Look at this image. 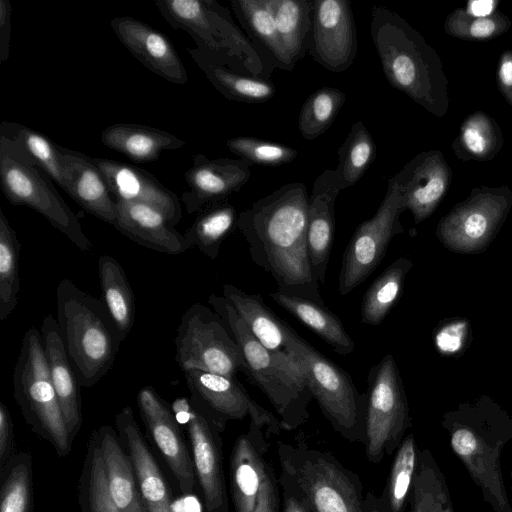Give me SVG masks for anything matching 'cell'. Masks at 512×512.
<instances>
[{
	"label": "cell",
	"mask_w": 512,
	"mask_h": 512,
	"mask_svg": "<svg viewBox=\"0 0 512 512\" xmlns=\"http://www.w3.org/2000/svg\"><path fill=\"white\" fill-rule=\"evenodd\" d=\"M308 202L303 183L282 185L238 213L236 228L252 261L272 276L278 291L325 305L308 255Z\"/></svg>",
	"instance_id": "obj_1"
},
{
	"label": "cell",
	"mask_w": 512,
	"mask_h": 512,
	"mask_svg": "<svg viewBox=\"0 0 512 512\" xmlns=\"http://www.w3.org/2000/svg\"><path fill=\"white\" fill-rule=\"evenodd\" d=\"M370 33L389 84L429 113L444 116L449 83L433 47L403 17L381 5L372 6Z\"/></svg>",
	"instance_id": "obj_2"
},
{
	"label": "cell",
	"mask_w": 512,
	"mask_h": 512,
	"mask_svg": "<svg viewBox=\"0 0 512 512\" xmlns=\"http://www.w3.org/2000/svg\"><path fill=\"white\" fill-rule=\"evenodd\" d=\"M207 301L241 349L242 372L268 398L280 418L281 427L291 431L303 425L309 418L313 396L296 360L288 352L267 349L223 296L212 293Z\"/></svg>",
	"instance_id": "obj_3"
},
{
	"label": "cell",
	"mask_w": 512,
	"mask_h": 512,
	"mask_svg": "<svg viewBox=\"0 0 512 512\" xmlns=\"http://www.w3.org/2000/svg\"><path fill=\"white\" fill-rule=\"evenodd\" d=\"M56 307L59 332L78 382L90 388L112 368L122 340L101 300L70 279L56 288Z\"/></svg>",
	"instance_id": "obj_4"
},
{
	"label": "cell",
	"mask_w": 512,
	"mask_h": 512,
	"mask_svg": "<svg viewBox=\"0 0 512 512\" xmlns=\"http://www.w3.org/2000/svg\"><path fill=\"white\" fill-rule=\"evenodd\" d=\"M450 446L494 512H512L500 457L512 440V420L488 409H460L443 421Z\"/></svg>",
	"instance_id": "obj_5"
},
{
	"label": "cell",
	"mask_w": 512,
	"mask_h": 512,
	"mask_svg": "<svg viewBox=\"0 0 512 512\" xmlns=\"http://www.w3.org/2000/svg\"><path fill=\"white\" fill-rule=\"evenodd\" d=\"M277 456L279 485L301 497L312 512H364L359 476L332 453L279 441Z\"/></svg>",
	"instance_id": "obj_6"
},
{
	"label": "cell",
	"mask_w": 512,
	"mask_h": 512,
	"mask_svg": "<svg viewBox=\"0 0 512 512\" xmlns=\"http://www.w3.org/2000/svg\"><path fill=\"white\" fill-rule=\"evenodd\" d=\"M285 348L296 360L305 382L332 428L349 442L363 443L367 395L351 376L299 336L286 322Z\"/></svg>",
	"instance_id": "obj_7"
},
{
	"label": "cell",
	"mask_w": 512,
	"mask_h": 512,
	"mask_svg": "<svg viewBox=\"0 0 512 512\" xmlns=\"http://www.w3.org/2000/svg\"><path fill=\"white\" fill-rule=\"evenodd\" d=\"M13 393L31 429L59 456H67L73 441L51 380L43 338L35 327L23 336L13 373Z\"/></svg>",
	"instance_id": "obj_8"
},
{
	"label": "cell",
	"mask_w": 512,
	"mask_h": 512,
	"mask_svg": "<svg viewBox=\"0 0 512 512\" xmlns=\"http://www.w3.org/2000/svg\"><path fill=\"white\" fill-rule=\"evenodd\" d=\"M0 185L6 199L41 214L83 252L92 249L82 225L48 175L30 163L8 139L0 136Z\"/></svg>",
	"instance_id": "obj_9"
},
{
	"label": "cell",
	"mask_w": 512,
	"mask_h": 512,
	"mask_svg": "<svg viewBox=\"0 0 512 512\" xmlns=\"http://www.w3.org/2000/svg\"><path fill=\"white\" fill-rule=\"evenodd\" d=\"M365 438L366 458L373 464L393 454L410 426L409 408L396 361L391 354L368 372Z\"/></svg>",
	"instance_id": "obj_10"
},
{
	"label": "cell",
	"mask_w": 512,
	"mask_h": 512,
	"mask_svg": "<svg viewBox=\"0 0 512 512\" xmlns=\"http://www.w3.org/2000/svg\"><path fill=\"white\" fill-rule=\"evenodd\" d=\"M174 341L182 371L197 369L233 378L243 371L239 345L222 318L203 304L195 303L184 312Z\"/></svg>",
	"instance_id": "obj_11"
},
{
	"label": "cell",
	"mask_w": 512,
	"mask_h": 512,
	"mask_svg": "<svg viewBox=\"0 0 512 512\" xmlns=\"http://www.w3.org/2000/svg\"><path fill=\"white\" fill-rule=\"evenodd\" d=\"M155 6L174 29L186 31L201 48L225 64L251 48L227 8L215 0H156Z\"/></svg>",
	"instance_id": "obj_12"
},
{
	"label": "cell",
	"mask_w": 512,
	"mask_h": 512,
	"mask_svg": "<svg viewBox=\"0 0 512 512\" xmlns=\"http://www.w3.org/2000/svg\"><path fill=\"white\" fill-rule=\"evenodd\" d=\"M511 206L512 191L508 186L475 188L439 221L436 234L451 250L479 251L495 235Z\"/></svg>",
	"instance_id": "obj_13"
},
{
	"label": "cell",
	"mask_w": 512,
	"mask_h": 512,
	"mask_svg": "<svg viewBox=\"0 0 512 512\" xmlns=\"http://www.w3.org/2000/svg\"><path fill=\"white\" fill-rule=\"evenodd\" d=\"M401 195L388 183L386 194L376 213L363 221L347 244L338 278V290L347 295L363 283L382 262L390 241L404 231Z\"/></svg>",
	"instance_id": "obj_14"
},
{
	"label": "cell",
	"mask_w": 512,
	"mask_h": 512,
	"mask_svg": "<svg viewBox=\"0 0 512 512\" xmlns=\"http://www.w3.org/2000/svg\"><path fill=\"white\" fill-rule=\"evenodd\" d=\"M185 425L192 446L193 463L204 503V512H229L223 469L222 430L189 398H178L171 406Z\"/></svg>",
	"instance_id": "obj_15"
},
{
	"label": "cell",
	"mask_w": 512,
	"mask_h": 512,
	"mask_svg": "<svg viewBox=\"0 0 512 512\" xmlns=\"http://www.w3.org/2000/svg\"><path fill=\"white\" fill-rule=\"evenodd\" d=\"M190 392V401L210 417L223 431L230 420L249 417L267 428L273 435L281 423L271 412L258 404L236 377L197 369L183 371Z\"/></svg>",
	"instance_id": "obj_16"
},
{
	"label": "cell",
	"mask_w": 512,
	"mask_h": 512,
	"mask_svg": "<svg viewBox=\"0 0 512 512\" xmlns=\"http://www.w3.org/2000/svg\"><path fill=\"white\" fill-rule=\"evenodd\" d=\"M358 50L357 31L350 0H312L307 51L327 70L344 72Z\"/></svg>",
	"instance_id": "obj_17"
},
{
	"label": "cell",
	"mask_w": 512,
	"mask_h": 512,
	"mask_svg": "<svg viewBox=\"0 0 512 512\" xmlns=\"http://www.w3.org/2000/svg\"><path fill=\"white\" fill-rule=\"evenodd\" d=\"M137 404L147 432L177 480L181 492L191 494L197 478L193 458L172 408L152 386L139 390Z\"/></svg>",
	"instance_id": "obj_18"
},
{
	"label": "cell",
	"mask_w": 512,
	"mask_h": 512,
	"mask_svg": "<svg viewBox=\"0 0 512 512\" xmlns=\"http://www.w3.org/2000/svg\"><path fill=\"white\" fill-rule=\"evenodd\" d=\"M452 171L439 150L423 151L388 179L401 195L403 210L419 224L428 218L449 190Z\"/></svg>",
	"instance_id": "obj_19"
},
{
	"label": "cell",
	"mask_w": 512,
	"mask_h": 512,
	"mask_svg": "<svg viewBox=\"0 0 512 512\" xmlns=\"http://www.w3.org/2000/svg\"><path fill=\"white\" fill-rule=\"evenodd\" d=\"M251 165L242 159H211L195 154L192 166L184 175L186 188L181 200L186 211L195 213L238 192L251 177Z\"/></svg>",
	"instance_id": "obj_20"
},
{
	"label": "cell",
	"mask_w": 512,
	"mask_h": 512,
	"mask_svg": "<svg viewBox=\"0 0 512 512\" xmlns=\"http://www.w3.org/2000/svg\"><path fill=\"white\" fill-rule=\"evenodd\" d=\"M273 434L251 421L234 443L230 456V491L235 512H254L268 463L265 455Z\"/></svg>",
	"instance_id": "obj_21"
},
{
	"label": "cell",
	"mask_w": 512,
	"mask_h": 512,
	"mask_svg": "<svg viewBox=\"0 0 512 512\" xmlns=\"http://www.w3.org/2000/svg\"><path fill=\"white\" fill-rule=\"evenodd\" d=\"M92 161L102 172L116 201L152 206L162 212L173 227L178 224L182 217L180 199L153 174L111 159L92 157Z\"/></svg>",
	"instance_id": "obj_22"
},
{
	"label": "cell",
	"mask_w": 512,
	"mask_h": 512,
	"mask_svg": "<svg viewBox=\"0 0 512 512\" xmlns=\"http://www.w3.org/2000/svg\"><path fill=\"white\" fill-rule=\"evenodd\" d=\"M344 190L335 169H326L314 181L307 211V248L312 272L325 282L335 231V201Z\"/></svg>",
	"instance_id": "obj_23"
},
{
	"label": "cell",
	"mask_w": 512,
	"mask_h": 512,
	"mask_svg": "<svg viewBox=\"0 0 512 512\" xmlns=\"http://www.w3.org/2000/svg\"><path fill=\"white\" fill-rule=\"evenodd\" d=\"M110 25L126 49L151 72L175 84L187 82L176 49L161 31L131 16L115 17Z\"/></svg>",
	"instance_id": "obj_24"
},
{
	"label": "cell",
	"mask_w": 512,
	"mask_h": 512,
	"mask_svg": "<svg viewBox=\"0 0 512 512\" xmlns=\"http://www.w3.org/2000/svg\"><path fill=\"white\" fill-rule=\"evenodd\" d=\"M120 442L133 465L142 502L147 512H173L169 487L143 438L131 407L115 417Z\"/></svg>",
	"instance_id": "obj_25"
},
{
	"label": "cell",
	"mask_w": 512,
	"mask_h": 512,
	"mask_svg": "<svg viewBox=\"0 0 512 512\" xmlns=\"http://www.w3.org/2000/svg\"><path fill=\"white\" fill-rule=\"evenodd\" d=\"M40 332L51 380L68 434L73 441L82 423L80 384L65 350L57 320L53 315L49 314L44 317Z\"/></svg>",
	"instance_id": "obj_26"
},
{
	"label": "cell",
	"mask_w": 512,
	"mask_h": 512,
	"mask_svg": "<svg viewBox=\"0 0 512 512\" xmlns=\"http://www.w3.org/2000/svg\"><path fill=\"white\" fill-rule=\"evenodd\" d=\"M114 227L134 242L158 252L178 255L188 250L185 237L156 208L143 204L116 201Z\"/></svg>",
	"instance_id": "obj_27"
},
{
	"label": "cell",
	"mask_w": 512,
	"mask_h": 512,
	"mask_svg": "<svg viewBox=\"0 0 512 512\" xmlns=\"http://www.w3.org/2000/svg\"><path fill=\"white\" fill-rule=\"evenodd\" d=\"M60 150L68 171L66 193L85 211L114 225L116 200L92 157L61 146Z\"/></svg>",
	"instance_id": "obj_28"
},
{
	"label": "cell",
	"mask_w": 512,
	"mask_h": 512,
	"mask_svg": "<svg viewBox=\"0 0 512 512\" xmlns=\"http://www.w3.org/2000/svg\"><path fill=\"white\" fill-rule=\"evenodd\" d=\"M111 497L121 512H147L135 471L120 444L118 432L109 425L96 431Z\"/></svg>",
	"instance_id": "obj_29"
},
{
	"label": "cell",
	"mask_w": 512,
	"mask_h": 512,
	"mask_svg": "<svg viewBox=\"0 0 512 512\" xmlns=\"http://www.w3.org/2000/svg\"><path fill=\"white\" fill-rule=\"evenodd\" d=\"M101 142L136 163L153 162L163 151L178 149L186 144L169 132L134 123L106 127L101 132Z\"/></svg>",
	"instance_id": "obj_30"
},
{
	"label": "cell",
	"mask_w": 512,
	"mask_h": 512,
	"mask_svg": "<svg viewBox=\"0 0 512 512\" xmlns=\"http://www.w3.org/2000/svg\"><path fill=\"white\" fill-rule=\"evenodd\" d=\"M187 52L210 83L227 99L262 103L276 93L269 81L234 71L201 48H188Z\"/></svg>",
	"instance_id": "obj_31"
},
{
	"label": "cell",
	"mask_w": 512,
	"mask_h": 512,
	"mask_svg": "<svg viewBox=\"0 0 512 512\" xmlns=\"http://www.w3.org/2000/svg\"><path fill=\"white\" fill-rule=\"evenodd\" d=\"M270 298L308 327L333 350L343 356L353 352L355 344L340 319L325 305L280 291L269 293Z\"/></svg>",
	"instance_id": "obj_32"
},
{
	"label": "cell",
	"mask_w": 512,
	"mask_h": 512,
	"mask_svg": "<svg viewBox=\"0 0 512 512\" xmlns=\"http://www.w3.org/2000/svg\"><path fill=\"white\" fill-rule=\"evenodd\" d=\"M222 296L267 349L278 353L287 352L285 322L265 305L260 294H249L233 284L226 283L222 286Z\"/></svg>",
	"instance_id": "obj_33"
},
{
	"label": "cell",
	"mask_w": 512,
	"mask_h": 512,
	"mask_svg": "<svg viewBox=\"0 0 512 512\" xmlns=\"http://www.w3.org/2000/svg\"><path fill=\"white\" fill-rule=\"evenodd\" d=\"M0 136L11 141L20 153L63 190L68 188V171L60 146L44 134L22 124L3 121Z\"/></svg>",
	"instance_id": "obj_34"
},
{
	"label": "cell",
	"mask_w": 512,
	"mask_h": 512,
	"mask_svg": "<svg viewBox=\"0 0 512 512\" xmlns=\"http://www.w3.org/2000/svg\"><path fill=\"white\" fill-rule=\"evenodd\" d=\"M101 302L116 327L122 342L135 320L134 294L123 267L110 255L98 258Z\"/></svg>",
	"instance_id": "obj_35"
},
{
	"label": "cell",
	"mask_w": 512,
	"mask_h": 512,
	"mask_svg": "<svg viewBox=\"0 0 512 512\" xmlns=\"http://www.w3.org/2000/svg\"><path fill=\"white\" fill-rule=\"evenodd\" d=\"M230 5L253 45L256 49L261 47L262 56L269 57L275 67L291 71L294 67L281 43L267 0H231Z\"/></svg>",
	"instance_id": "obj_36"
},
{
	"label": "cell",
	"mask_w": 512,
	"mask_h": 512,
	"mask_svg": "<svg viewBox=\"0 0 512 512\" xmlns=\"http://www.w3.org/2000/svg\"><path fill=\"white\" fill-rule=\"evenodd\" d=\"M281 43L294 65L307 51L312 0H267Z\"/></svg>",
	"instance_id": "obj_37"
},
{
	"label": "cell",
	"mask_w": 512,
	"mask_h": 512,
	"mask_svg": "<svg viewBox=\"0 0 512 512\" xmlns=\"http://www.w3.org/2000/svg\"><path fill=\"white\" fill-rule=\"evenodd\" d=\"M409 503L411 512H455L445 476L428 448L418 450Z\"/></svg>",
	"instance_id": "obj_38"
},
{
	"label": "cell",
	"mask_w": 512,
	"mask_h": 512,
	"mask_svg": "<svg viewBox=\"0 0 512 512\" xmlns=\"http://www.w3.org/2000/svg\"><path fill=\"white\" fill-rule=\"evenodd\" d=\"M237 217L235 207L226 201L206 206L183 234L188 249L195 246L215 260L221 244L236 228Z\"/></svg>",
	"instance_id": "obj_39"
},
{
	"label": "cell",
	"mask_w": 512,
	"mask_h": 512,
	"mask_svg": "<svg viewBox=\"0 0 512 512\" xmlns=\"http://www.w3.org/2000/svg\"><path fill=\"white\" fill-rule=\"evenodd\" d=\"M412 267L407 258L391 263L366 290L361 304V322L376 326L383 322L398 301L405 277Z\"/></svg>",
	"instance_id": "obj_40"
},
{
	"label": "cell",
	"mask_w": 512,
	"mask_h": 512,
	"mask_svg": "<svg viewBox=\"0 0 512 512\" xmlns=\"http://www.w3.org/2000/svg\"><path fill=\"white\" fill-rule=\"evenodd\" d=\"M418 447L413 433L396 450L383 492L378 496L384 512H405L417 467Z\"/></svg>",
	"instance_id": "obj_41"
},
{
	"label": "cell",
	"mask_w": 512,
	"mask_h": 512,
	"mask_svg": "<svg viewBox=\"0 0 512 512\" xmlns=\"http://www.w3.org/2000/svg\"><path fill=\"white\" fill-rule=\"evenodd\" d=\"M502 145L503 136L497 122L478 111L463 121L453 148L455 154L465 161H488L497 155Z\"/></svg>",
	"instance_id": "obj_42"
},
{
	"label": "cell",
	"mask_w": 512,
	"mask_h": 512,
	"mask_svg": "<svg viewBox=\"0 0 512 512\" xmlns=\"http://www.w3.org/2000/svg\"><path fill=\"white\" fill-rule=\"evenodd\" d=\"M79 488L82 512H121L111 497L96 431L89 441Z\"/></svg>",
	"instance_id": "obj_43"
},
{
	"label": "cell",
	"mask_w": 512,
	"mask_h": 512,
	"mask_svg": "<svg viewBox=\"0 0 512 512\" xmlns=\"http://www.w3.org/2000/svg\"><path fill=\"white\" fill-rule=\"evenodd\" d=\"M20 249L17 234L0 208V321L7 319L18 304Z\"/></svg>",
	"instance_id": "obj_44"
},
{
	"label": "cell",
	"mask_w": 512,
	"mask_h": 512,
	"mask_svg": "<svg viewBox=\"0 0 512 512\" xmlns=\"http://www.w3.org/2000/svg\"><path fill=\"white\" fill-rule=\"evenodd\" d=\"M376 158L374 139L362 121H356L338 150L335 168L343 189L355 185Z\"/></svg>",
	"instance_id": "obj_45"
},
{
	"label": "cell",
	"mask_w": 512,
	"mask_h": 512,
	"mask_svg": "<svg viewBox=\"0 0 512 512\" xmlns=\"http://www.w3.org/2000/svg\"><path fill=\"white\" fill-rule=\"evenodd\" d=\"M0 512H31L32 459L26 452L13 455L1 470Z\"/></svg>",
	"instance_id": "obj_46"
},
{
	"label": "cell",
	"mask_w": 512,
	"mask_h": 512,
	"mask_svg": "<svg viewBox=\"0 0 512 512\" xmlns=\"http://www.w3.org/2000/svg\"><path fill=\"white\" fill-rule=\"evenodd\" d=\"M346 100V94L334 87H322L312 93L302 105L298 128L302 137L313 140L334 122Z\"/></svg>",
	"instance_id": "obj_47"
},
{
	"label": "cell",
	"mask_w": 512,
	"mask_h": 512,
	"mask_svg": "<svg viewBox=\"0 0 512 512\" xmlns=\"http://www.w3.org/2000/svg\"><path fill=\"white\" fill-rule=\"evenodd\" d=\"M510 26V19L498 11L486 16H476L462 8L452 11L444 22V30L448 35L472 41L493 39L505 33Z\"/></svg>",
	"instance_id": "obj_48"
},
{
	"label": "cell",
	"mask_w": 512,
	"mask_h": 512,
	"mask_svg": "<svg viewBox=\"0 0 512 512\" xmlns=\"http://www.w3.org/2000/svg\"><path fill=\"white\" fill-rule=\"evenodd\" d=\"M228 149L251 164L280 166L292 162L298 151L281 143L250 136H237L226 142Z\"/></svg>",
	"instance_id": "obj_49"
},
{
	"label": "cell",
	"mask_w": 512,
	"mask_h": 512,
	"mask_svg": "<svg viewBox=\"0 0 512 512\" xmlns=\"http://www.w3.org/2000/svg\"><path fill=\"white\" fill-rule=\"evenodd\" d=\"M279 481L268 464L254 512H281Z\"/></svg>",
	"instance_id": "obj_50"
},
{
	"label": "cell",
	"mask_w": 512,
	"mask_h": 512,
	"mask_svg": "<svg viewBox=\"0 0 512 512\" xmlns=\"http://www.w3.org/2000/svg\"><path fill=\"white\" fill-rule=\"evenodd\" d=\"M13 422L8 407L0 403V469L2 470L12 457L14 443Z\"/></svg>",
	"instance_id": "obj_51"
},
{
	"label": "cell",
	"mask_w": 512,
	"mask_h": 512,
	"mask_svg": "<svg viewBox=\"0 0 512 512\" xmlns=\"http://www.w3.org/2000/svg\"><path fill=\"white\" fill-rule=\"evenodd\" d=\"M497 84L500 92L512 107V51H504L498 62Z\"/></svg>",
	"instance_id": "obj_52"
},
{
	"label": "cell",
	"mask_w": 512,
	"mask_h": 512,
	"mask_svg": "<svg viewBox=\"0 0 512 512\" xmlns=\"http://www.w3.org/2000/svg\"><path fill=\"white\" fill-rule=\"evenodd\" d=\"M12 7L9 0H0V63L10 55Z\"/></svg>",
	"instance_id": "obj_53"
},
{
	"label": "cell",
	"mask_w": 512,
	"mask_h": 512,
	"mask_svg": "<svg viewBox=\"0 0 512 512\" xmlns=\"http://www.w3.org/2000/svg\"><path fill=\"white\" fill-rule=\"evenodd\" d=\"M282 489V512H312L305 501L291 490Z\"/></svg>",
	"instance_id": "obj_54"
},
{
	"label": "cell",
	"mask_w": 512,
	"mask_h": 512,
	"mask_svg": "<svg viewBox=\"0 0 512 512\" xmlns=\"http://www.w3.org/2000/svg\"><path fill=\"white\" fill-rule=\"evenodd\" d=\"M497 2L495 1H470L468 3L467 8L465 10L476 16H486L494 13L495 6Z\"/></svg>",
	"instance_id": "obj_55"
},
{
	"label": "cell",
	"mask_w": 512,
	"mask_h": 512,
	"mask_svg": "<svg viewBox=\"0 0 512 512\" xmlns=\"http://www.w3.org/2000/svg\"><path fill=\"white\" fill-rule=\"evenodd\" d=\"M363 511L364 512H384L379 500L378 496L374 494L372 491H368L364 496L363 502Z\"/></svg>",
	"instance_id": "obj_56"
},
{
	"label": "cell",
	"mask_w": 512,
	"mask_h": 512,
	"mask_svg": "<svg viewBox=\"0 0 512 512\" xmlns=\"http://www.w3.org/2000/svg\"><path fill=\"white\" fill-rule=\"evenodd\" d=\"M510 477H511V492H512V470L510 472Z\"/></svg>",
	"instance_id": "obj_57"
}]
</instances>
